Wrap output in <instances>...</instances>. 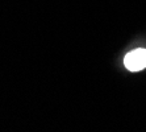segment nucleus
<instances>
[{
	"label": "nucleus",
	"mask_w": 146,
	"mask_h": 132,
	"mask_svg": "<svg viewBox=\"0 0 146 132\" xmlns=\"http://www.w3.org/2000/svg\"><path fill=\"white\" fill-rule=\"evenodd\" d=\"M126 69L130 71H139L146 68V49H136L125 56L124 60Z\"/></svg>",
	"instance_id": "nucleus-1"
}]
</instances>
